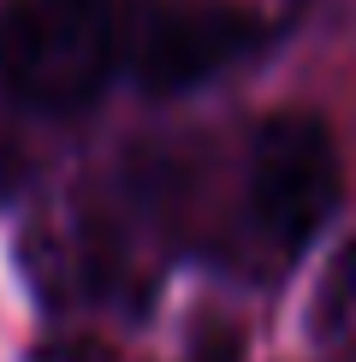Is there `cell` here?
<instances>
[{"label": "cell", "mask_w": 356, "mask_h": 362, "mask_svg": "<svg viewBox=\"0 0 356 362\" xmlns=\"http://www.w3.org/2000/svg\"><path fill=\"white\" fill-rule=\"evenodd\" d=\"M345 285H350V297H356V244H350V255H345Z\"/></svg>", "instance_id": "5b68a950"}, {"label": "cell", "mask_w": 356, "mask_h": 362, "mask_svg": "<svg viewBox=\"0 0 356 362\" xmlns=\"http://www.w3.org/2000/svg\"><path fill=\"white\" fill-rule=\"evenodd\" d=\"M184 362H237V344L232 339H196Z\"/></svg>", "instance_id": "277c9868"}, {"label": "cell", "mask_w": 356, "mask_h": 362, "mask_svg": "<svg viewBox=\"0 0 356 362\" xmlns=\"http://www.w3.org/2000/svg\"><path fill=\"white\" fill-rule=\"evenodd\" d=\"M345 173L338 143L315 113H273L249 143V214L273 250H309L333 220Z\"/></svg>", "instance_id": "3957f363"}, {"label": "cell", "mask_w": 356, "mask_h": 362, "mask_svg": "<svg viewBox=\"0 0 356 362\" xmlns=\"http://www.w3.org/2000/svg\"><path fill=\"white\" fill-rule=\"evenodd\" d=\"M125 0H18L0 18V89L30 113H78L119 78Z\"/></svg>", "instance_id": "6da1fadb"}, {"label": "cell", "mask_w": 356, "mask_h": 362, "mask_svg": "<svg viewBox=\"0 0 356 362\" xmlns=\"http://www.w3.org/2000/svg\"><path fill=\"white\" fill-rule=\"evenodd\" d=\"M261 48V18L232 0H125L119 71L148 95L214 83Z\"/></svg>", "instance_id": "7a4b0ae2"}]
</instances>
